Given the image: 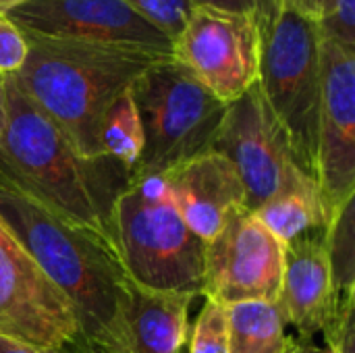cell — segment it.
I'll use <instances>...</instances> for the list:
<instances>
[{"instance_id":"cell-6","label":"cell","mask_w":355,"mask_h":353,"mask_svg":"<svg viewBox=\"0 0 355 353\" xmlns=\"http://www.w3.org/2000/svg\"><path fill=\"white\" fill-rule=\"evenodd\" d=\"M320 23L283 6L262 37L258 87L283 127L300 169L316 181L320 117Z\"/></svg>"},{"instance_id":"cell-27","label":"cell","mask_w":355,"mask_h":353,"mask_svg":"<svg viewBox=\"0 0 355 353\" xmlns=\"http://www.w3.org/2000/svg\"><path fill=\"white\" fill-rule=\"evenodd\" d=\"M283 353H320V347H316L312 339H304V337L291 339L289 337V343Z\"/></svg>"},{"instance_id":"cell-24","label":"cell","mask_w":355,"mask_h":353,"mask_svg":"<svg viewBox=\"0 0 355 353\" xmlns=\"http://www.w3.org/2000/svg\"><path fill=\"white\" fill-rule=\"evenodd\" d=\"M283 6L293 8L295 12L310 17L318 23H324L333 15L335 0H281Z\"/></svg>"},{"instance_id":"cell-3","label":"cell","mask_w":355,"mask_h":353,"mask_svg":"<svg viewBox=\"0 0 355 353\" xmlns=\"http://www.w3.org/2000/svg\"><path fill=\"white\" fill-rule=\"evenodd\" d=\"M25 37L27 58L15 81L83 158H104L100 127L108 108L160 56L31 33Z\"/></svg>"},{"instance_id":"cell-1","label":"cell","mask_w":355,"mask_h":353,"mask_svg":"<svg viewBox=\"0 0 355 353\" xmlns=\"http://www.w3.org/2000/svg\"><path fill=\"white\" fill-rule=\"evenodd\" d=\"M0 179L56 218L114 246L110 208L129 181L127 171L110 158H83L12 75H6Z\"/></svg>"},{"instance_id":"cell-30","label":"cell","mask_w":355,"mask_h":353,"mask_svg":"<svg viewBox=\"0 0 355 353\" xmlns=\"http://www.w3.org/2000/svg\"><path fill=\"white\" fill-rule=\"evenodd\" d=\"M320 353H337V350H335V345L327 343V347H324V350H320Z\"/></svg>"},{"instance_id":"cell-11","label":"cell","mask_w":355,"mask_h":353,"mask_svg":"<svg viewBox=\"0 0 355 353\" xmlns=\"http://www.w3.org/2000/svg\"><path fill=\"white\" fill-rule=\"evenodd\" d=\"M212 150L223 154L239 173L248 212L260 208L302 171L258 83L227 106Z\"/></svg>"},{"instance_id":"cell-26","label":"cell","mask_w":355,"mask_h":353,"mask_svg":"<svg viewBox=\"0 0 355 353\" xmlns=\"http://www.w3.org/2000/svg\"><path fill=\"white\" fill-rule=\"evenodd\" d=\"M0 353H60L56 350H44V347H35L31 343L12 339V337H4L0 335Z\"/></svg>"},{"instance_id":"cell-15","label":"cell","mask_w":355,"mask_h":353,"mask_svg":"<svg viewBox=\"0 0 355 353\" xmlns=\"http://www.w3.org/2000/svg\"><path fill=\"white\" fill-rule=\"evenodd\" d=\"M196 298L127 283L123 302V353H183L189 341V306Z\"/></svg>"},{"instance_id":"cell-25","label":"cell","mask_w":355,"mask_h":353,"mask_svg":"<svg viewBox=\"0 0 355 353\" xmlns=\"http://www.w3.org/2000/svg\"><path fill=\"white\" fill-rule=\"evenodd\" d=\"M331 345H335L337 353H355V325L354 318H349L345 322V327L341 329V333L333 339V341H327Z\"/></svg>"},{"instance_id":"cell-13","label":"cell","mask_w":355,"mask_h":353,"mask_svg":"<svg viewBox=\"0 0 355 353\" xmlns=\"http://www.w3.org/2000/svg\"><path fill=\"white\" fill-rule=\"evenodd\" d=\"M275 306L285 325H291L304 339L324 333V339L333 341L349 320L337 316L324 229L285 246L281 293Z\"/></svg>"},{"instance_id":"cell-19","label":"cell","mask_w":355,"mask_h":353,"mask_svg":"<svg viewBox=\"0 0 355 353\" xmlns=\"http://www.w3.org/2000/svg\"><path fill=\"white\" fill-rule=\"evenodd\" d=\"M100 150L104 158L119 162L127 175L135 171L144 152V129L131 87L108 108L100 127Z\"/></svg>"},{"instance_id":"cell-10","label":"cell","mask_w":355,"mask_h":353,"mask_svg":"<svg viewBox=\"0 0 355 353\" xmlns=\"http://www.w3.org/2000/svg\"><path fill=\"white\" fill-rule=\"evenodd\" d=\"M320 58L316 183L331 218L355 198V46L322 29Z\"/></svg>"},{"instance_id":"cell-2","label":"cell","mask_w":355,"mask_h":353,"mask_svg":"<svg viewBox=\"0 0 355 353\" xmlns=\"http://www.w3.org/2000/svg\"><path fill=\"white\" fill-rule=\"evenodd\" d=\"M0 218L77 314L89 353H123L127 275L116 248L77 229L0 179Z\"/></svg>"},{"instance_id":"cell-17","label":"cell","mask_w":355,"mask_h":353,"mask_svg":"<svg viewBox=\"0 0 355 353\" xmlns=\"http://www.w3.org/2000/svg\"><path fill=\"white\" fill-rule=\"evenodd\" d=\"M229 353H283L289 337L285 320L270 302H241L227 308Z\"/></svg>"},{"instance_id":"cell-18","label":"cell","mask_w":355,"mask_h":353,"mask_svg":"<svg viewBox=\"0 0 355 353\" xmlns=\"http://www.w3.org/2000/svg\"><path fill=\"white\" fill-rule=\"evenodd\" d=\"M355 198L343 204L324 229L331 283L339 320L354 316L355 306Z\"/></svg>"},{"instance_id":"cell-5","label":"cell","mask_w":355,"mask_h":353,"mask_svg":"<svg viewBox=\"0 0 355 353\" xmlns=\"http://www.w3.org/2000/svg\"><path fill=\"white\" fill-rule=\"evenodd\" d=\"M131 94L144 129V152L129 179L164 175L212 150L229 104L173 56L152 62L131 83Z\"/></svg>"},{"instance_id":"cell-12","label":"cell","mask_w":355,"mask_h":353,"mask_svg":"<svg viewBox=\"0 0 355 353\" xmlns=\"http://www.w3.org/2000/svg\"><path fill=\"white\" fill-rule=\"evenodd\" d=\"M6 17L31 35L173 56V40L123 0H35L8 10Z\"/></svg>"},{"instance_id":"cell-20","label":"cell","mask_w":355,"mask_h":353,"mask_svg":"<svg viewBox=\"0 0 355 353\" xmlns=\"http://www.w3.org/2000/svg\"><path fill=\"white\" fill-rule=\"evenodd\" d=\"M187 343L189 353H229L227 308L206 300Z\"/></svg>"},{"instance_id":"cell-16","label":"cell","mask_w":355,"mask_h":353,"mask_svg":"<svg viewBox=\"0 0 355 353\" xmlns=\"http://www.w3.org/2000/svg\"><path fill=\"white\" fill-rule=\"evenodd\" d=\"M283 246L329 225V212L318 183L304 171L281 185L260 208L252 212Z\"/></svg>"},{"instance_id":"cell-4","label":"cell","mask_w":355,"mask_h":353,"mask_svg":"<svg viewBox=\"0 0 355 353\" xmlns=\"http://www.w3.org/2000/svg\"><path fill=\"white\" fill-rule=\"evenodd\" d=\"M110 233L129 281L152 291L202 295L206 241L171 202L162 175L127 181L110 208Z\"/></svg>"},{"instance_id":"cell-8","label":"cell","mask_w":355,"mask_h":353,"mask_svg":"<svg viewBox=\"0 0 355 353\" xmlns=\"http://www.w3.org/2000/svg\"><path fill=\"white\" fill-rule=\"evenodd\" d=\"M260 54L262 29L256 17L204 4L193 8L173 40V58L225 104L258 83Z\"/></svg>"},{"instance_id":"cell-29","label":"cell","mask_w":355,"mask_h":353,"mask_svg":"<svg viewBox=\"0 0 355 353\" xmlns=\"http://www.w3.org/2000/svg\"><path fill=\"white\" fill-rule=\"evenodd\" d=\"M29 2H35V0H0V12H8L17 6H23V4H29Z\"/></svg>"},{"instance_id":"cell-28","label":"cell","mask_w":355,"mask_h":353,"mask_svg":"<svg viewBox=\"0 0 355 353\" xmlns=\"http://www.w3.org/2000/svg\"><path fill=\"white\" fill-rule=\"evenodd\" d=\"M6 125V75L0 73V135Z\"/></svg>"},{"instance_id":"cell-21","label":"cell","mask_w":355,"mask_h":353,"mask_svg":"<svg viewBox=\"0 0 355 353\" xmlns=\"http://www.w3.org/2000/svg\"><path fill=\"white\" fill-rule=\"evenodd\" d=\"M141 19L158 27L171 40H175L189 21L196 2L193 0H123Z\"/></svg>"},{"instance_id":"cell-7","label":"cell","mask_w":355,"mask_h":353,"mask_svg":"<svg viewBox=\"0 0 355 353\" xmlns=\"http://www.w3.org/2000/svg\"><path fill=\"white\" fill-rule=\"evenodd\" d=\"M0 335L60 353H89L77 314L0 218Z\"/></svg>"},{"instance_id":"cell-14","label":"cell","mask_w":355,"mask_h":353,"mask_svg":"<svg viewBox=\"0 0 355 353\" xmlns=\"http://www.w3.org/2000/svg\"><path fill=\"white\" fill-rule=\"evenodd\" d=\"M162 179L171 202L202 241H210L231 214L245 208L239 173L214 150L166 171Z\"/></svg>"},{"instance_id":"cell-9","label":"cell","mask_w":355,"mask_h":353,"mask_svg":"<svg viewBox=\"0 0 355 353\" xmlns=\"http://www.w3.org/2000/svg\"><path fill=\"white\" fill-rule=\"evenodd\" d=\"M285 246L245 208L206 241L202 295L225 308L241 302L277 304Z\"/></svg>"},{"instance_id":"cell-23","label":"cell","mask_w":355,"mask_h":353,"mask_svg":"<svg viewBox=\"0 0 355 353\" xmlns=\"http://www.w3.org/2000/svg\"><path fill=\"white\" fill-rule=\"evenodd\" d=\"M196 6H214V8H225V10H235V12H245L258 19L262 37L268 33L272 23L277 21L283 2L281 0H193Z\"/></svg>"},{"instance_id":"cell-22","label":"cell","mask_w":355,"mask_h":353,"mask_svg":"<svg viewBox=\"0 0 355 353\" xmlns=\"http://www.w3.org/2000/svg\"><path fill=\"white\" fill-rule=\"evenodd\" d=\"M27 48L25 33L0 12V73L15 75L27 58Z\"/></svg>"}]
</instances>
